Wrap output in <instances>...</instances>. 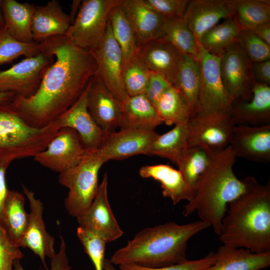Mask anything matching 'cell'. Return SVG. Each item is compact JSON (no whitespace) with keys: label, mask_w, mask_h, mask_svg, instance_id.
<instances>
[{"label":"cell","mask_w":270,"mask_h":270,"mask_svg":"<svg viewBox=\"0 0 270 270\" xmlns=\"http://www.w3.org/2000/svg\"><path fill=\"white\" fill-rule=\"evenodd\" d=\"M90 86V81L76 102L53 122L59 130L68 128L76 130L85 148L92 150L100 147L106 132L96 123L89 113Z\"/></svg>","instance_id":"obj_16"},{"label":"cell","mask_w":270,"mask_h":270,"mask_svg":"<svg viewBox=\"0 0 270 270\" xmlns=\"http://www.w3.org/2000/svg\"><path fill=\"white\" fill-rule=\"evenodd\" d=\"M10 164L8 162L0 160V226L4 228L3 208L8 190L6 186V172Z\"/></svg>","instance_id":"obj_47"},{"label":"cell","mask_w":270,"mask_h":270,"mask_svg":"<svg viewBox=\"0 0 270 270\" xmlns=\"http://www.w3.org/2000/svg\"><path fill=\"white\" fill-rule=\"evenodd\" d=\"M15 96L12 92H0V102H12Z\"/></svg>","instance_id":"obj_51"},{"label":"cell","mask_w":270,"mask_h":270,"mask_svg":"<svg viewBox=\"0 0 270 270\" xmlns=\"http://www.w3.org/2000/svg\"><path fill=\"white\" fill-rule=\"evenodd\" d=\"M24 254L20 248L8 236L6 230L0 226V270H14V264Z\"/></svg>","instance_id":"obj_43"},{"label":"cell","mask_w":270,"mask_h":270,"mask_svg":"<svg viewBox=\"0 0 270 270\" xmlns=\"http://www.w3.org/2000/svg\"><path fill=\"white\" fill-rule=\"evenodd\" d=\"M70 24L68 14L63 10L58 0L36 6L32 28L33 40L40 42L52 36L64 35Z\"/></svg>","instance_id":"obj_24"},{"label":"cell","mask_w":270,"mask_h":270,"mask_svg":"<svg viewBox=\"0 0 270 270\" xmlns=\"http://www.w3.org/2000/svg\"><path fill=\"white\" fill-rule=\"evenodd\" d=\"M139 174L143 178H150L158 182L164 197L171 199L174 205L186 200H191L194 190L186 182L178 170L168 164L146 165L139 170Z\"/></svg>","instance_id":"obj_25"},{"label":"cell","mask_w":270,"mask_h":270,"mask_svg":"<svg viewBox=\"0 0 270 270\" xmlns=\"http://www.w3.org/2000/svg\"><path fill=\"white\" fill-rule=\"evenodd\" d=\"M108 21L112 34L122 54L124 68L137 54L138 48L136 38L121 4L111 10Z\"/></svg>","instance_id":"obj_32"},{"label":"cell","mask_w":270,"mask_h":270,"mask_svg":"<svg viewBox=\"0 0 270 270\" xmlns=\"http://www.w3.org/2000/svg\"><path fill=\"white\" fill-rule=\"evenodd\" d=\"M155 108L162 122L168 126L186 122L192 114L186 100L172 86L162 96Z\"/></svg>","instance_id":"obj_33"},{"label":"cell","mask_w":270,"mask_h":270,"mask_svg":"<svg viewBox=\"0 0 270 270\" xmlns=\"http://www.w3.org/2000/svg\"><path fill=\"white\" fill-rule=\"evenodd\" d=\"M79 226L104 239L106 243L123 234L110 206L108 196V176L105 174L90 206L76 217Z\"/></svg>","instance_id":"obj_14"},{"label":"cell","mask_w":270,"mask_h":270,"mask_svg":"<svg viewBox=\"0 0 270 270\" xmlns=\"http://www.w3.org/2000/svg\"><path fill=\"white\" fill-rule=\"evenodd\" d=\"M188 148L186 122L176 125L164 134H158L150 146L146 155L158 156L176 165Z\"/></svg>","instance_id":"obj_29"},{"label":"cell","mask_w":270,"mask_h":270,"mask_svg":"<svg viewBox=\"0 0 270 270\" xmlns=\"http://www.w3.org/2000/svg\"><path fill=\"white\" fill-rule=\"evenodd\" d=\"M60 244L58 252L50 258V270H71L66 251V245L62 236H60ZM14 270H25L20 260L14 264Z\"/></svg>","instance_id":"obj_46"},{"label":"cell","mask_w":270,"mask_h":270,"mask_svg":"<svg viewBox=\"0 0 270 270\" xmlns=\"http://www.w3.org/2000/svg\"><path fill=\"white\" fill-rule=\"evenodd\" d=\"M171 86L162 76L150 71L148 84L144 94L155 108L160 98Z\"/></svg>","instance_id":"obj_45"},{"label":"cell","mask_w":270,"mask_h":270,"mask_svg":"<svg viewBox=\"0 0 270 270\" xmlns=\"http://www.w3.org/2000/svg\"><path fill=\"white\" fill-rule=\"evenodd\" d=\"M88 107L94 121L105 132L118 126L122 102L95 75L90 80Z\"/></svg>","instance_id":"obj_20"},{"label":"cell","mask_w":270,"mask_h":270,"mask_svg":"<svg viewBox=\"0 0 270 270\" xmlns=\"http://www.w3.org/2000/svg\"><path fill=\"white\" fill-rule=\"evenodd\" d=\"M24 194L8 190L4 204V228L11 240L18 246L27 228L29 214L24 208Z\"/></svg>","instance_id":"obj_31"},{"label":"cell","mask_w":270,"mask_h":270,"mask_svg":"<svg viewBox=\"0 0 270 270\" xmlns=\"http://www.w3.org/2000/svg\"><path fill=\"white\" fill-rule=\"evenodd\" d=\"M201 82V72L198 60L194 57L182 54L172 86L183 96L188 104L192 117L196 115Z\"/></svg>","instance_id":"obj_30"},{"label":"cell","mask_w":270,"mask_h":270,"mask_svg":"<svg viewBox=\"0 0 270 270\" xmlns=\"http://www.w3.org/2000/svg\"><path fill=\"white\" fill-rule=\"evenodd\" d=\"M76 234L85 252L92 260L95 270H104L106 242L100 237L80 226L77 228Z\"/></svg>","instance_id":"obj_40"},{"label":"cell","mask_w":270,"mask_h":270,"mask_svg":"<svg viewBox=\"0 0 270 270\" xmlns=\"http://www.w3.org/2000/svg\"><path fill=\"white\" fill-rule=\"evenodd\" d=\"M214 155L202 148H188L176 164L186 182L194 190L198 179Z\"/></svg>","instance_id":"obj_37"},{"label":"cell","mask_w":270,"mask_h":270,"mask_svg":"<svg viewBox=\"0 0 270 270\" xmlns=\"http://www.w3.org/2000/svg\"><path fill=\"white\" fill-rule=\"evenodd\" d=\"M238 42L250 60L256 62L270 60V46L252 30H242Z\"/></svg>","instance_id":"obj_41"},{"label":"cell","mask_w":270,"mask_h":270,"mask_svg":"<svg viewBox=\"0 0 270 270\" xmlns=\"http://www.w3.org/2000/svg\"><path fill=\"white\" fill-rule=\"evenodd\" d=\"M198 62L201 82L196 115L214 113L230 115L233 101L228 94L222 81L220 57L206 52L200 46Z\"/></svg>","instance_id":"obj_8"},{"label":"cell","mask_w":270,"mask_h":270,"mask_svg":"<svg viewBox=\"0 0 270 270\" xmlns=\"http://www.w3.org/2000/svg\"><path fill=\"white\" fill-rule=\"evenodd\" d=\"M161 38L172 44L182 54L191 56L198 60L200 46L182 18H167Z\"/></svg>","instance_id":"obj_36"},{"label":"cell","mask_w":270,"mask_h":270,"mask_svg":"<svg viewBox=\"0 0 270 270\" xmlns=\"http://www.w3.org/2000/svg\"><path fill=\"white\" fill-rule=\"evenodd\" d=\"M242 28L233 17L207 31L200 38L199 44L206 52L220 56L228 47L236 42Z\"/></svg>","instance_id":"obj_34"},{"label":"cell","mask_w":270,"mask_h":270,"mask_svg":"<svg viewBox=\"0 0 270 270\" xmlns=\"http://www.w3.org/2000/svg\"><path fill=\"white\" fill-rule=\"evenodd\" d=\"M105 162L95 150H86L78 165L60 174L59 183L68 190L64 206L70 216L78 217L91 204L99 185L98 172Z\"/></svg>","instance_id":"obj_6"},{"label":"cell","mask_w":270,"mask_h":270,"mask_svg":"<svg viewBox=\"0 0 270 270\" xmlns=\"http://www.w3.org/2000/svg\"><path fill=\"white\" fill-rule=\"evenodd\" d=\"M162 124L156 108L144 94L129 96L122 102L120 130H154Z\"/></svg>","instance_id":"obj_27"},{"label":"cell","mask_w":270,"mask_h":270,"mask_svg":"<svg viewBox=\"0 0 270 270\" xmlns=\"http://www.w3.org/2000/svg\"><path fill=\"white\" fill-rule=\"evenodd\" d=\"M59 129L54 122L43 128L31 126L12 102H0V160L34 157L46 148Z\"/></svg>","instance_id":"obj_5"},{"label":"cell","mask_w":270,"mask_h":270,"mask_svg":"<svg viewBox=\"0 0 270 270\" xmlns=\"http://www.w3.org/2000/svg\"><path fill=\"white\" fill-rule=\"evenodd\" d=\"M22 188L29 202L30 212L27 228L18 246L30 250L40 258L45 268L48 270L46 258H51L56 254L55 240L46 230L43 219V204L36 198L34 192L24 184Z\"/></svg>","instance_id":"obj_17"},{"label":"cell","mask_w":270,"mask_h":270,"mask_svg":"<svg viewBox=\"0 0 270 270\" xmlns=\"http://www.w3.org/2000/svg\"><path fill=\"white\" fill-rule=\"evenodd\" d=\"M86 151L77 132L64 128L58 130L46 149L36 154L34 159L60 174L78 165Z\"/></svg>","instance_id":"obj_13"},{"label":"cell","mask_w":270,"mask_h":270,"mask_svg":"<svg viewBox=\"0 0 270 270\" xmlns=\"http://www.w3.org/2000/svg\"><path fill=\"white\" fill-rule=\"evenodd\" d=\"M253 77L260 83L267 85L270 84V60L256 62L252 64Z\"/></svg>","instance_id":"obj_48"},{"label":"cell","mask_w":270,"mask_h":270,"mask_svg":"<svg viewBox=\"0 0 270 270\" xmlns=\"http://www.w3.org/2000/svg\"><path fill=\"white\" fill-rule=\"evenodd\" d=\"M233 15L230 0H192L182 18L199 42L201 37L221 19Z\"/></svg>","instance_id":"obj_21"},{"label":"cell","mask_w":270,"mask_h":270,"mask_svg":"<svg viewBox=\"0 0 270 270\" xmlns=\"http://www.w3.org/2000/svg\"><path fill=\"white\" fill-rule=\"evenodd\" d=\"M2 7L5 27L9 34L22 42L34 41L32 28L34 5L16 0H2Z\"/></svg>","instance_id":"obj_28"},{"label":"cell","mask_w":270,"mask_h":270,"mask_svg":"<svg viewBox=\"0 0 270 270\" xmlns=\"http://www.w3.org/2000/svg\"><path fill=\"white\" fill-rule=\"evenodd\" d=\"M109 259H105L104 264V270H116Z\"/></svg>","instance_id":"obj_52"},{"label":"cell","mask_w":270,"mask_h":270,"mask_svg":"<svg viewBox=\"0 0 270 270\" xmlns=\"http://www.w3.org/2000/svg\"><path fill=\"white\" fill-rule=\"evenodd\" d=\"M234 126L228 114L195 115L187 122L188 148H202L214 155L230 146Z\"/></svg>","instance_id":"obj_9"},{"label":"cell","mask_w":270,"mask_h":270,"mask_svg":"<svg viewBox=\"0 0 270 270\" xmlns=\"http://www.w3.org/2000/svg\"><path fill=\"white\" fill-rule=\"evenodd\" d=\"M5 26V22L2 7V0H0V30Z\"/></svg>","instance_id":"obj_53"},{"label":"cell","mask_w":270,"mask_h":270,"mask_svg":"<svg viewBox=\"0 0 270 270\" xmlns=\"http://www.w3.org/2000/svg\"><path fill=\"white\" fill-rule=\"evenodd\" d=\"M40 52L39 42H22L14 39L5 26L0 30V65L12 62L21 56L30 58Z\"/></svg>","instance_id":"obj_38"},{"label":"cell","mask_w":270,"mask_h":270,"mask_svg":"<svg viewBox=\"0 0 270 270\" xmlns=\"http://www.w3.org/2000/svg\"><path fill=\"white\" fill-rule=\"evenodd\" d=\"M219 239L256 254L270 252V182L250 176L245 191L228 203Z\"/></svg>","instance_id":"obj_2"},{"label":"cell","mask_w":270,"mask_h":270,"mask_svg":"<svg viewBox=\"0 0 270 270\" xmlns=\"http://www.w3.org/2000/svg\"><path fill=\"white\" fill-rule=\"evenodd\" d=\"M39 48L40 52L53 56L54 62L46 70L34 95L16 96L12 102L26 122L38 128L52 123L76 102L96 70L90 52L64 34L40 42Z\"/></svg>","instance_id":"obj_1"},{"label":"cell","mask_w":270,"mask_h":270,"mask_svg":"<svg viewBox=\"0 0 270 270\" xmlns=\"http://www.w3.org/2000/svg\"><path fill=\"white\" fill-rule=\"evenodd\" d=\"M236 158L230 146L215 154L198 179L194 198L184 206V216L196 212L200 220L212 226L218 236L228 204L245 191L249 182L250 176L240 180L235 175Z\"/></svg>","instance_id":"obj_4"},{"label":"cell","mask_w":270,"mask_h":270,"mask_svg":"<svg viewBox=\"0 0 270 270\" xmlns=\"http://www.w3.org/2000/svg\"><path fill=\"white\" fill-rule=\"evenodd\" d=\"M150 70L136 55L124 67L122 80L129 96L144 94L146 90Z\"/></svg>","instance_id":"obj_39"},{"label":"cell","mask_w":270,"mask_h":270,"mask_svg":"<svg viewBox=\"0 0 270 270\" xmlns=\"http://www.w3.org/2000/svg\"><path fill=\"white\" fill-rule=\"evenodd\" d=\"M54 60L53 56L40 52L0 71V92H12L26 98L32 96L38 90L46 70Z\"/></svg>","instance_id":"obj_11"},{"label":"cell","mask_w":270,"mask_h":270,"mask_svg":"<svg viewBox=\"0 0 270 270\" xmlns=\"http://www.w3.org/2000/svg\"><path fill=\"white\" fill-rule=\"evenodd\" d=\"M216 260L214 252H210L204 258L196 260L186 261L172 266L150 268L132 264H123L119 266L120 270H204L212 265Z\"/></svg>","instance_id":"obj_42"},{"label":"cell","mask_w":270,"mask_h":270,"mask_svg":"<svg viewBox=\"0 0 270 270\" xmlns=\"http://www.w3.org/2000/svg\"><path fill=\"white\" fill-rule=\"evenodd\" d=\"M158 134L154 130L124 129L106 132L97 154L105 162L138 155H146L151 143Z\"/></svg>","instance_id":"obj_15"},{"label":"cell","mask_w":270,"mask_h":270,"mask_svg":"<svg viewBox=\"0 0 270 270\" xmlns=\"http://www.w3.org/2000/svg\"><path fill=\"white\" fill-rule=\"evenodd\" d=\"M81 2H82V0H73L72 1L71 9H70V14H68L70 18V20H71V24L74 22L78 12Z\"/></svg>","instance_id":"obj_50"},{"label":"cell","mask_w":270,"mask_h":270,"mask_svg":"<svg viewBox=\"0 0 270 270\" xmlns=\"http://www.w3.org/2000/svg\"><path fill=\"white\" fill-rule=\"evenodd\" d=\"M121 6L133 29L138 48L163 36L167 18L144 0H122Z\"/></svg>","instance_id":"obj_19"},{"label":"cell","mask_w":270,"mask_h":270,"mask_svg":"<svg viewBox=\"0 0 270 270\" xmlns=\"http://www.w3.org/2000/svg\"><path fill=\"white\" fill-rule=\"evenodd\" d=\"M214 254L215 262L204 270H260L270 265V252L256 254L224 244Z\"/></svg>","instance_id":"obj_26"},{"label":"cell","mask_w":270,"mask_h":270,"mask_svg":"<svg viewBox=\"0 0 270 270\" xmlns=\"http://www.w3.org/2000/svg\"><path fill=\"white\" fill-rule=\"evenodd\" d=\"M90 52L96 63L94 75L118 100L124 102L129 96L123 84L122 54L112 34L108 20L102 40Z\"/></svg>","instance_id":"obj_10"},{"label":"cell","mask_w":270,"mask_h":270,"mask_svg":"<svg viewBox=\"0 0 270 270\" xmlns=\"http://www.w3.org/2000/svg\"><path fill=\"white\" fill-rule=\"evenodd\" d=\"M248 100L233 102L230 118L234 125L260 126L270 124V86L254 82Z\"/></svg>","instance_id":"obj_23"},{"label":"cell","mask_w":270,"mask_h":270,"mask_svg":"<svg viewBox=\"0 0 270 270\" xmlns=\"http://www.w3.org/2000/svg\"><path fill=\"white\" fill-rule=\"evenodd\" d=\"M209 227L199 220L184 224L168 222L144 228L115 251L110 260L114 265L132 264L150 268L184 262L188 260L189 240Z\"/></svg>","instance_id":"obj_3"},{"label":"cell","mask_w":270,"mask_h":270,"mask_svg":"<svg viewBox=\"0 0 270 270\" xmlns=\"http://www.w3.org/2000/svg\"><path fill=\"white\" fill-rule=\"evenodd\" d=\"M122 0H84L65 36L75 45L89 52L95 48L106 31L109 14Z\"/></svg>","instance_id":"obj_7"},{"label":"cell","mask_w":270,"mask_h":270,"mask_svg":"<svg viewBox=\"0 0 270 270\" xmlns=\"http://www.w3.org/2000/svg\"><path fill=\"white\" fill-rule=\"evenodd\" d=\"M220 68L224 88L233 102L248 100L254 82L250 60L236 42L219 56Z\"/></svg>","instance_id":"obj_12"},{"label":"cell","mask_w":270,"mask_h":270,"mask_svg":"<svg viewBox=\"0 0 270 270\" xmlns=\"http://www.w3.org/2000/svg\"><path fill=\"white\" fill-rule=\"evenodd\" d=\"M157 12L166 18H182L188 0H144Z\"/></svg>","instance_id":"obj_44"},{"label":"cell","mask_w":270,"mask_h":270,"mask_svg":"<svg viewBox=\"0 0 270 270\" xmlns=\"http://www.w3.org/2000/svg\"><path fill=\"white\" fill-rule=\"evenodd\" d=\"M252 31L258 37L270 46V22L258 25Z\"/></svg>","instance_id":"obj_49"},{"label":"cell","mask_w":270,"mask_h":270,"mask_svg":"<svg viewBox=\"0 0 270 270\" xmlns=\"http://www.w3.org/2000/svg\"><path fill=\"white\" fill-rule=\"evenodd\" d=\"M230 146L236 157L258 163L270 161V124L235 125Z\"/></svg>","instance_id":"obj_18"},{"label":"cell","mask_w":270,"mask_h":270,"mask_svg":"<svg viewBox=\"0 0 270 270\" xmlns=\"http://www.w3.org/2000/svg\"><path fill=\"white\" fill-rule=\"evenodd\" d=\"M182 54L174 46L159 38L138 48L136 56L152 72L175 82Z\"/></svg>","instance_id":"obj_22"},{"label":"cell","mask_w":270,"mask_h":270,"mask_svg":"<svg viewBox=\"0 0 270 270\" xmlns=\"http://www.w3.org/2000/svg\"><path fill=\"white\" fill-rule=\"evenodd\" d=\"M233 18L242 30H252L270 22V2L265 0H230Z\"/></svg>","instance_id":"obj_35"}]
</instances>
